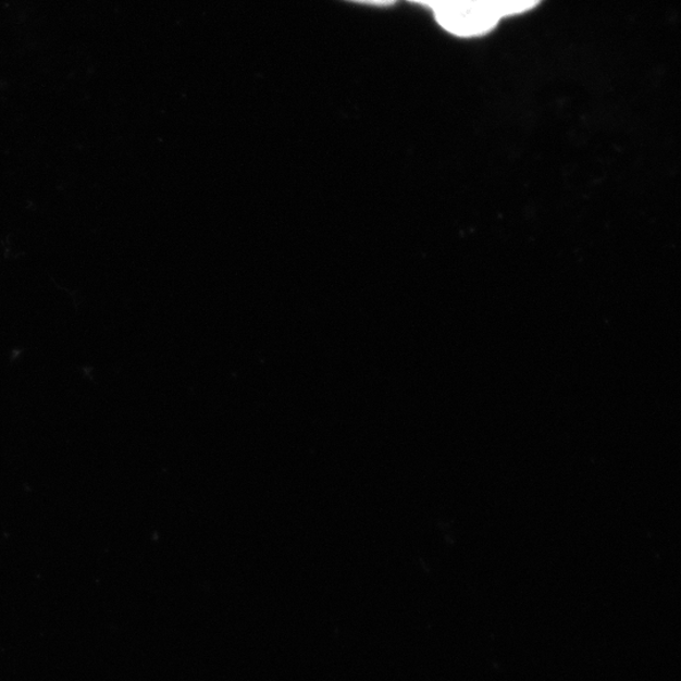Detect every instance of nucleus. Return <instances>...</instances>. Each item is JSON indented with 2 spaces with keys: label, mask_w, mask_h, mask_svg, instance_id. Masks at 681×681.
<instances>
[{
  "label": "nucleus",
  "mask_w": 681,
  "mask_h": 681,
  "mask_svg": "<svg viewBox=\"0 0 681 681\" xmlns=\"http://www.w3.org/2000/svg\"><path fill=\"white\" fill-rule=\"evenodd\" d=\"M434 13L443 28L462 37L488 34L498 23L483 0H449Z\"/></svg>",
  "instance_id": "1"
},
{
  "label": "nucleus",
  "mask_w": 681,
  "mask_h": 681,
  "mask_svg": "<svg viewBox=\"0 0 681 681\" xmlns=\"http://www.w3.org/2000/svg\"><path fill=\"white\" fill-rule=\"evenodd\" d=\"M411 2L421 3L424 5H430L433 10H437V8L445 5L449 2V0H411Z\"/></svg>",
  "instance_id": "3"
},
{
  "label": "nucleus",
  "mask_w": 681,
  "mask_h": 681,
  "mask_svg": "<svg viewBox=\"0 0 681 681\" xmlns=\"http://www.w3.org/2000/svg\"><path fill=\"white\" fill-rule=\"evenodd\" d=\"M351 2L376 4V5H386V4H393V3L397 2V0H351Z\"/></svg>",
  "instance_id": "4"
},
{
  "label": "nucleus",
  "mask_w": 681,
  "mask_h": 681,
  "mask_svg": "<svg viewBox=\"0 0 681 681\" xmlns=\"http://www.w3.org/2000/svg\"><path fill=\"white\" fill-rule=\"evenodd\" d=\"M494 13L495 17L500 21L509 15L520 14L533 10L540 5L543 0H483Z\"/></svg>",
  "instance_id": "2"
}]
</instances>
